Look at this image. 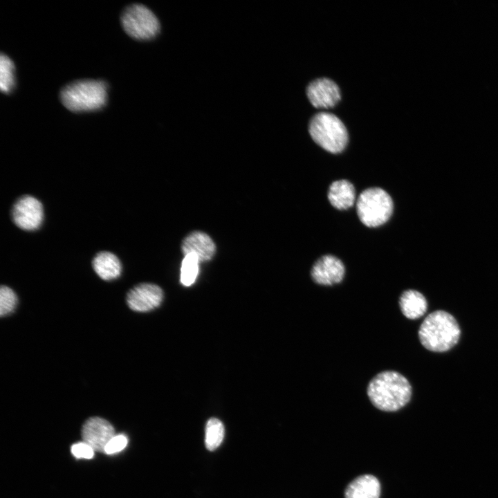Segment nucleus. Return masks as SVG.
Returning a JSON list of instances; mask_svg holds the SVG:
<instances>
[{
  "instance_id": "obj_21",
  "label": "nucleus",
  "mask_w": 498,
  "mask_h": 498,
  "mask_svg": "<svg viewBox=\"0 0 498 498\" xmlns=\"http://www.w3.org/2000/svg\"><path fill=\"white\" fill-rule=\"evenodd\" d=\"M127 436L123 434H118L113 436L104 449V453L112 454L122 450L127 444Z\"/></svg>"
},
{
  "instance_id": "obj_9",
  "label": "nucleus",
  "mask_w": 498,
  "mask_h": 498,
  "mask_svg": "<svg viewBox=\"0 0 498 498\" xmlns=\"http://www.w3.org/2000/svg\"><path fill=\"white\" fill-rule=\"evenodd\" d=\"M306 95L313 107L323 109L335 107L341 98L337 84L326 77L311 82L306 87Z\"/></svg>"
},
{
  "instance_id": "obj_20",
  "label": "nucleus",
  "mask_w": 498,
  "mask_h": 498,
  "mask_svg": "<svg viewBox=\"0 0 498 498\" xmlns=\"http://www.w3.org/2000/svg\"><path fill=\"white\" fill-rule=\"evenodd\" d=\"M17 304V297L14 290L7 286L0 288V315L6 316L12 313Z\"/></svg>"
},
{
  "instance_id": "obj_12",
  "label": "nucleus",
  "mask_w": 498,
  "mask_h": 498,
  "mask_svg": "<svg viewBox=\"0 0 498 498\" xmlns=\"http://www.w3.org/2000/svg\"><path fill=\"white\" fill-rule=\"evenodd\" d=\"M181 250L184 256L195 255L200 262L210 260L216 251L212 238L201 231L190 233L182 241Z\"/></svg>"
},
{
  "instance_id": "obj_10",
  "label": "nucleus",
  "mask_w": 498,
  "mask_h": 498,
  "mask_svg": "<svg viewBox=\"0 0 498 498\" xmlns=\"http://www.w3.org/2000/svg\"><path fill=\"white\" fill-rule=\"evenodd\" d=\"M83 441L89 445L94 451L104 452L109 441L115 436L112 425L107 420L95 416L87 419L82 428Z\"/></svg>"
},
{
  "instance_id": "obj_6",
  "label": "nucleus",
  "mask_w": 498,
  "mask_h": 498,
  "mask_svg": "<svg viewBox=\"0 0 498 498\" xmlns=\"http://www.w3.org/2000/svg\"><path fill=\"white\" fill-rule=\"evenodd\" d=\"M121 24L130 37L138 40H149L160 33V25L156 16L142 4H132L123 10Z\"/></svg>"
},
{
  "instance_id": "obj_2",
  "label": "nucleus",
  "mask_w": 498,
  "mask_h": 498,
  "mask_svg": "<svg viewBox=\"0 0 498 498\" xmlns=\"http://www.w3.org/2000/svg\"><path fill=\"white\" fill-rule=\"evenodd\" d=\"M421 344L432 352H445L458 342L461 330L456 319L450 313L438 310L430 313L418 330Z\"/></svg>"
},
{
  "instance_id": "obj_4",
  "label": "nucleus",
  "mask_w": 498,
  "mask_h": 498,
  "mask_svg": "<svg viewBox=\"0 0 498 498\" xmlns=\"http://www.w3.org/2000/svg\"><path fill=\"white\" fill-rule=\"evenodd\" d=\"M308 131L314 142L330 153L342 152L348 143L346 127L338 116L331 113L320 112L313 116Z\"/></svg>"
},
{
  "instance_id": "obj_8",
  "label": "nucleus",
  "mask_w": 498,
  "mask_h": 498,
  "mask_svg": "<svg viewBox=\"0 0 498 498\" xmlns=\"http://www.w3.org/2000/svg\"><path fill=\"white\" fill-rule=\"evenodd\" d=\"M163 298V292L160 286L151 283H141L129 290L126 300L131 310L144 313L158 307Z\"/></svg>"
},
{
  "instance_id": "obj_11",
  "label": "nucleus",
  "mask_w": 498,
  "mask_h": 498,
  "mask_svg": "<svg viewBox=\"0 0 498 498\" xmlns=\"http://www.w3.org/2000/svg\"><path fill=\"white\" fill-rule=\"evenodd\" d=\"M344 266L338 257L326 255L319 258L313 264L311 276L316 284L331 286L340 283L344 275Z\"/></svg>"
},
{
  "instance_id": "obj_19",
  "label": "nucleus",
  "mask_w": 498,
  "mask_h": 498,
  "mask_svg": "<svg viewBox=\"0 0 498 498\" xmlns=\"http://www.w3.org/2000/svg\"><path fill=\"white\" fill-rule=\"evenodd\" d=\"M199 263L195 255L184 257L181 268V282L184 286H189L195 282L199 274Z\"/></svg>"
},
{
  "instance_id": "obj_3",
  "label": "nucleus",
  "mask_w": 498,
  "mask_h": 498,
  "mask_svg": "<svg viewBox=\"0 0 498 498\" xmlns=\"http://www.w3.org/2000/svg\"><path fill=\"white\" fill-rule=\"evenodd\" d=\"M60 100L64 106L73 112L98 110L107 102V85L101 80H77L61 90Z\"/></svg>"
},
{
  "instance_id": "obj_5",
  "label": "nucleus",
  "mask_w": 498,
  "mask_h": 498,
  "mask_svg": "<svg viewBox=\"0 0 498 498\" xmlns=\"http://www.w3.org/2000/svg\"><path fill=\"white\" fill-rule=\"evenodd\" d=\"M393 210L391 196L380 187L365 190L356 202L358 216L367 227H378L384 224L391 216Z\"/></svg>"
},
{
  "instance_id": "obj_7",
  "label": "nucleus",
  "mask_w": 498,
  "mask_h": 498,
  "mask_svg": "<svg viewBox=\"0 0 498 498\" xmlns=\"http://www.w3.org/2000/svg\"><path fill=\"white\" fill-rule=\"evenodd\" d=\"M12 218L19 228L26 231L35 230L43 222V205L37 199L24 195L18 199L13 205Z\"/></svg>"
},
{
  "instance_id": "obj_1",
  "label": "nucleus",
  "mask_w": 498,
  "mask_h": 498,
  "mask_svg": "<svg viewBox=\"0 0 498 498\" xmlns=\"http://www.w3.org/2000/svg\"><path fill=\"white\" fill-rule=\"evenodd\" d=\"M412 386L408 380L395 371L378 374L369 382L367 393L371 403L378 409L395 412L410 400Z\"/></svg>"
},
{
  "instance_id": "obj_17",
  "label": "nucleus",
  "mask_w": 498,
  "mask_h": 498,
  "mask_svg": "<svg viewBox=\"0 0 498 498\" xmlns=\"http://www.w3.org/2000/svg\"><path fill=\"white\" fill-rule=\"evenodd\" d=\"M225 436V427L219 419L210 418L205 425V445L208 450L214 451L222 443Z\"/></svg>"
},
{
  "instance_id": "obj_15",
  "label": "nucleus",
  "mask_w": 498,
  "mask_h": 498,
  "mask_svg": "<svg viewBox=\"0 0 498 498\" xmlns=\"http://www.w3.org/2000/svg\"><path fill=\"white\" fill-rule=\"evenodd\" d=\"M95 273L102 279L110 281L118 278L122 272V264L118 257L108 251L98 252L93 259Z\"/></svg>"
},
{
  "instance_id": "obj_16",
  "label": "nucleus",
  "mask_w": 498,
  "mask_h": 498,
  "mask_svg": "<svg viewBox=\"0 0 498 498\" xmlns=\"http://www.w3.org/2000/svg\"><path fill=\"white\" fill-rule=\"evenodd\" d=\"M399 306L402 313L408 319H418L426 313L427 303L426 298L416 290L404 291L399 298Z\"/></svg>"
},
{
  "instance_id": "obj_14",
  "label": "nucleus",
  "mask_w": 498,
  "mask_h": 498,
  "mask_svg": "<svg viewBox=\"0 0 498 498\" xmlns=\"http://www.w3.org/2000/svg\"><path fill=\"white\" fill-rule=\"evenodd\" d=\"M327 196L334 208L347 210L352 207L356 201L354 186L347 180L335 181L330 185Z\"/></svg>"
},
{
  "instance_id": "obj_22",
  "label": "nucleus",
  "mask_w": 498,
  "mask_h": 498,
  "mask_svg": "<svg viewBox=\"0 0 498 498\" xmlns=\"http://www.w3.org/2000/svg\"><path fill=\"white\" fill-rule=\"evenodd\" d=\"M71 452L76 458L91 459L94 450L84 442L77 443L72 445Z\"/></svg>"
},
{
  "instance_id": "obj_13",
  "label": "nucleus",
  "mask_w": 498,
  "mask_h": 498,
  "mask_svg": "<svg viewBox=\"0 0 498 498\" xmlns=\"http://www.w3.org/2000/svg\"><path fill=\"white\" fill-rule=\"evenodd\" d=\"M380 484L378 479L371 474L358 477L347 486L345 498H379Z\"/></svg>"
},
{
  "instance_id": "obj_18",
  "label": "nucleus",
  "mask_w": 498,
  "mask_h": 498,
  "mask_svg": "<svg viewBox=\"0 0 498 498\" xmlns=\"http://www.w3.org/2000/svg\"><path fill=\"white\" fill-rule=\"evenodd\" d=\"M15 84V66L12 61L3 53L0 56V89L3 93H9Z\"/></svg>"
}]
</instances>
